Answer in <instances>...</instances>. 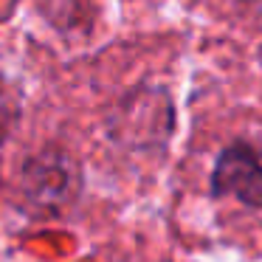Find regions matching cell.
<instances>
[{
  "mask_svg": "<svg viewBox=\"0 0 262 262\" xmlns=\"http://www.w3.org/2000/svg\"><path fill=\"white\" fill-rule=\"evenodd\" d=\"M211 194H234L239 203L262 209V161L248 144H228L211 172Z\"/></svg>",
  "mask_w": 262,
  "mask_h": 262,
  "instance_id": "obj_1",
  "label": "cell"
},
{
  "mask_svg": "<svg viewBox=\"0 0 262 262\" xmlns=\"http://www.w3.org/2000/svg\"><path fill=\"white\" fill-rule=\"evenodd\" d=\"M3 133H6V130H3V124H0V147H3Z\"/></svg>",
  "mask_w": 262,
  "mask_h": 262,
  "instance_id": "obj_2",
  "label": "cell"
}]
</instances>
